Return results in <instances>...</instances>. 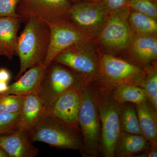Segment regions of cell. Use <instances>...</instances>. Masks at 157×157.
Returning <instances> with one entry per match:
<instances>
[{"mask_svg": "<svg viewBox=\"0 0 157 157\" xmlns=\"http://www.w3.org/2000/svg\"><path fill=\"white\" fill-rule=\"evenodd\" d=\"M45 111L37 92L28 94L25 96L17 128L30 132Z\"/></svg>", "mask_w": 157, "mask_h": 157, "instance_id": "cell-17", "label": "cell"}, {"mask_svg": "<svg viewBox=\"0 0 157 157\" xmlns=\"http://www.w3.org/2000/svg\"><path fill=\"white\" fill-rule=\"evenodd\" d=\"M90 85L101 120V155L114 157L116 143L121 132V104L115 101L110 91L95 82Z\"/></svg>", "mask_w": 157, "mask_h": 157, "instance_id": "cell-3", "label": "cell"}, {"mask_svg": "<svg viewBox=\"0 0 157 157\" xmlns=\"http://www.w3.org/2000/svg\"><path fill=\"white\" fill-rule=\"evenodd\" d=\"M11 79V74L8 70L4 68L0 69V81L9 82Z\"/></svg>", "mask_w": 157, "mask_h": 157, "instance_id": "cell-30", "label": "cell"}, {"mask_svg": "<svg viewBox=\"0 0 157 157\" xmlns=\"http://www.w3.org/2000/svg\"><path fill=\"white\" fill-rule=\"evenodd\" d=\"M72 4L71 0H21L16 11L22 20L36 17L49 25L67 19Z\"/></svg>", "mask_w": 157, "mask_h": 157, "instance_id": "cell-10", "label": "cell"}, {"mask_svg": "<svg viewBox=\"0 0 157 157\" xmlns=\"http://www.w3.org/2000/svg\"><path fill=\"white\" fill-rule=\"evenodd\" d=\"M135 157H157V148L151 147L144 151L136 155Z\"/></svg>", "mask_w": 157, "mask_h": 157, "instance_id": "cell-29", "label": "cell"}, {"mask_svg": "<svg viewBox=\"0 0 157 157\" xmlns=\"http://www.w3.org/2000/svg\"><path fill=\"white\" fill-rule=\"evenodd\" d=\"M25 96L11 94H0V113L20 112L22 109Z\"/></svg>", "mask_w": 157, "mask_h": 157, "instance_id": "cell-24", "label": "cell"}, {"mask_svg": "<svg viewBox=\"0 0 157 157\" xmlns=\"http://www.w3.org/2000/svg\"><path fill=\"white\" fill-rule=\"evenodd\" d=\"M151 147L143 135L121 131L116 143L114 157H135Z\"/></svg>", "mask_w": 157, "mask_h": 157, "instance_id": "cell-19", "label": "cell"}, {"mask_svg": "<svg viewBox=\"0 0 157 157\" xmlns=\"http://www.w3.org/2000/svg\"><path fill=\"white\" fill-rule=\"evenodd\" d=\"M101 56L94 40L88 39L63 51L53 61L70 68L91 83L100 77Z\"/></svg>", "mask_w": 157, "mask_h": 157, "instance_id": "cell-4", "label": "cell"}, {"mask_svg": "<svg viewBox=\"0 0 157 157\" xmlns=\"http://www.w3.org/2000/svg\"><path fill=\"white\" fill-rule=\"evenodd\" d=\"M0 148L9 157H35L39 154V150L32 144L29 132L18 128L0 135Z\"/></svg>", "mask_w": 157, "mask_h": 157, "instance_id": "cell-13", "label": "cell"}, {"mask_svg": "<svg viewBox=\"0 0 157 157\" xmlns=\"http://www.w3.org/2000/svg\"><path fill=\"white\" fill-rule=\"evenodd\" d=\"M109 14L129 7V0H102Z\"/></svg>", "mask_w": 157, "mask_h": 157, "instance_id": "cell-28", "label": "cell"}, {"mask_svg": "<svg viewBox=\"0 0 157 157\" xmlns=\"http://www.w3.org/2000/svg\"><path fill=\"white\" fill-rule=\"evenodd\" d=\"M32 142H44L57 149L78 150L82 154L84 142L79 129L46 111L29 132Z\"/></svg>", "mask_w": 157, "mask_h": 157, "instance_id": "cell-2", "label": "cell"}, {"mask_svg": "<svg viewBox=\"0 0 157 157\" xmlns=\"http://www.w3.org/2000/svg\"><path fill=\"white\" fill-rule=\"evenodd\" d=\"M82 80L84 78L78 73L52 61L46 67L37 92L46 111L62 94Z\"/></svg>", "mask_w": 157, "mask_h": 157, "instance_id": "cell-8", "label": "cell"}, {"mask_svg": "<svg viewBox=\"0 0 157 157\" xmlns=\"http://www.w3.org/2000/svg\"><path fill=\"white\" fill-rule=\"evenodd\" d=\"M129 61L147 69L157 63V35H134L128 49Z\"/></svg>", "mask_w": 157, "mask_h": 157, "instance_id": "cell-14", "label": "cell"}, {"mask_svg": "<svg viewBox=\"0 0 157 157\" xmlns=\"http://www.w3.org/2000/svg\"><path fill=\"white\" fill-rule=\"evenodd\" d=\"M86 83L88 82L82 80L66 91L46 112L61 119L71 126L80 130L78 115L80 95L82 87Z\"/></svg>", "mask_w": 157, "mask_h": 157, "instance_id": "cell-12", "label": "cell"}, {"mask_svg": "<svg viewBox=\"0 0 157 157\" xmlns=\"http://www.w3.org/2000/svg\"><path fill=\"white\" fill-rule=\"evenodd\" d=\"M46 67L43 65L29 69L17 81L8 86L5 94L25 96L33 92H38L45 74Z\"/></svg>", "mask_w": 157, "mask_h": 157, "instance_id": "cell-16", "label": "cell"}, {"mask_svg": "<svg viewBox=\"0 0 157 157\" xmlns=\"http://www.w3.org/2000/svg\"><path fill=\"white\" fill-rule=\"evenodd\" d=\"M101 74L94 82L110 91L126 83L139 85L146 72L147 69L112 54H101Z\"/></svg>", "mask_w": 157, "mask_h": 157, "instance_id": "cell-6", "label": "cell"}, {"mask_svg": "<svg viewBox=\"0 0 157 157\" xmlns=\"http://www.w3.org/2000/svg\"><path fill=\"white\" fill-rule=\"evenodd\" d=\"M48 25L50 29V40L48 53L43 64L45 67L63 51L89 39L67 18Z\"/></svg>", "mask_w": 157, "mask_h": 157, "instance_id": "cell-11", "label": "cell"}, {"mask_svg": "<svg viewBox=\"0 0 157 157\" xmlns=\"http://www.w3.org/2000/svg\"><path fill=\"white\" fill-rule=\"evenodd\" d=\"M111 92L113 97L120 104L126 103L138 104L147 100L143 89L136 85H121Z\"/></svg>", "mask_w": 157, "mask_h": 157, "instance_id": "cell-20", "label": "cell"}, {"mask_svg": "<svg viewBox=\"0 0 157 157\" xmlns=\"http://www.w3.org/2000/svg\"><path fill=\"white\" fill-rule=\"evenodd\" d=\"M78 126L84 142V157L101 155V125L98 107L89 83L83 86L80 95Z\"/></svg>", "mask_w": 157, "mask_h": 157, "instance_id": "cell-5", "label": "cell"}, {"mask_svg": "<svg viewBox=\"0 0 157 157\" xmlns=\"http://www.w3.org/2000/svg\"><path fill=\"white\" fill-rule=\"evenodd\" d=\"M20 1L0 0V17H20L16 11L17 5Z\"/></svg>", "mask_w": 157, "mask_h": 157, "instance_id": "cell-27", "label": "cell"}, {"mask_svg": "<svg viewBox=\"0 0 157 157\" xmlns=\"http://www.w3.org/2000/svg\"><path fill=\"white\" fill-rule=\"evenodd\" d=\"M20 112L0 113V135L11 132L17 128Z\"/></svg>", "mask_w": 157, "mask_h": 157, "instance_id": "cell-26", "label": "cell"}, {"mask_svg": "<svg viewBox=\"0 0 157 157\" xmlns=\"http://www.w3.org/2000/svg\"><path fill=\"white\" fill-rule=\"evenodd\" d=\"M131 11L132 9L127 7L109 14L104 27L95 40L98 46L105 52L118 53L128 49L134 36L128 20Z\"/></svg>", "mask_w": 157, "mask_h": 157, "instance_id": "cell-7", "label": "cell"}, {"mask_svg": "<svg viewBox=\"0 0 157 157\" xmlns=\"http://www.w3.org/2000/svg\"><path fill=\"white\" fill-rule=\"evenodd\" d=\"M26 21L17 41V55L20 68L17 78L28 69L43 65L50 43V29L46 23L36 17Z\"/></svg>", "mask_w": 157, "mask_h": 157, "instance_id": "cell-1", "label": "cell"}, {"mask_svg": "<svg viewBox=\"0 0 157 157\" xmlns=\"http://www.w3.org/2000/svg\"><path fill=\"white\" fill-rule=\"evenodd\" d=\"M99 1V0H71L73 3L76 2H94V1Z\"/></svg>", "mask_w": 157, "mask_h": 157, "instance_id": "cell-33", "label": "cell"}, {"mask_svg": "<svg viewBox=\"0 0 157 157\" xmlns=\"http://www.w3.org/2000/svg\"><path fill=\"white\" fill-rule=\"evenodd\" d=\"M128 6L157 20V0H129Z\"/></svg>", "mask_w": 157, "mask_h": 157, "instance_id": "cell-25", "label": "cell"}, {"mask_svg": "<svg viewBox=\"0 0 157 157\" xmlns=\"http://www.w3.org/2000/svg\"><path fill=\"white\" fill-rule=\"evenodd\" d=\"M120 127L122 132L143 135L135 104L126 103L121 104Z\"/></svg>", "mask_w": 157, "mask_h": 157, "instance_id": "cell-22", "label": "cell"}, {"mask_svg": "<svg viewBox=\"0 0 157 157\" xmlns=\"http://www.w3.org/2000/svg\"><path fill=\"white\" fill-rule=\"evenodd\" d=\"M128 20L134 35H157V20L152 17L132 9Z\"/></svg>", "mask_w": 157, "mask_h": 157, "instance_id": "cell-21", "label": "cell"}, {"mask_svg": "<svg viewBox=\"0 0 157 157\" xmlns=\"http://www.w3.org/2000/svg\"><path fill=\"white\" fill-rule=\"evenodd\" d=\"M135 107L142 135L157 148V110L148 99Z\"/></svg>", "mask_w": 157, "mask_h": 157, "instance_id": "cell-18", "label": "cell"}, {"mask_svg": "<svg viewBox=\"0 0 157 157\" xmlns=\"http://www.w3.org/2000/svg\"><path fill=\"white\" fill-rule=\"evenodd\" d=\"M109 14L102 0L76 2L69 9L67 19L88 39L95 40Z\"/></svg>", "mask_w": 157, "mask_h": 157, "instance_id": "cell-9", "label": "cell"}, {"mask_svg": "<svg viewBox=\"0 0 157 157\" xmlns=\"http://www.w3.org/2000/svg\"><path fill=\"white\" fill-rule=\"evenodd\" d=\"M8 86V82L0 81V94L6 92Z\"/></svg>", "mask_w": 157, "mask_h": 157, "instance_id": "cell-31", "label": "cell"}, {"mask_svg": "<svg viewBox=\"0 0 157 157\" xmlns=\"http://www.w3.org/2000/svg\"><path fill=\"white\" fill-rule=\"evenodd\" d=\"M0 157H9V155L6 153L2 149L0 148Z\"/></svg>", "mask_w": 157, "mask_h": 157, "instance_id": "cell-32", "label": "cell"}, {"mask_svg": "<svg viewBox=\"0 0 157 157\" xmlns=\"http://www.w3.org/2000/svg\"><path fill=\"white\" fill-rule=\"evenodd\" d=\"M22 21L20 17H0V56L11 60L17 55V32Z\"/></svg>", "mask_w": 157, "mask_h": 157, "instance_id": "cell-15", "label": "cell"}, {"mask_svg": "<svg viewBox=\"0 0 157 157\" xmlns=\"http://www.w3.org/2000/svg\"><path fill=\"white\" fill-rule=\"evenodd\" d=\"M138 86L143 89L148 101L157 110V63L147 69L145 75Z\"/></svg>", "mask_w": 157, "mask_h": 157, "instance_id": "cell-23", "label": "cell"}]
</instances>
